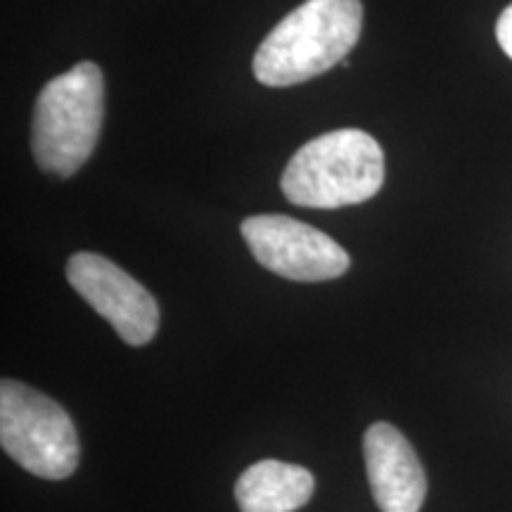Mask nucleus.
<instances>
[{"label": "nucleus", "mask_w": 512, "mask_h": 512, "mask_svg": "<svg viewBox=\"0 0 512 512\" xmlns=\"http://www.w3.org/2000/svg\"><path fill=\"white\" fill-rule=\"evenodd\" d=\"M384 183V152L358 128L323 133L287 162L280 188L297 207L339 209L368 202Z\"/></svg>", "instance_id": "f03ea898"}, {"label": "nucleus", "mask_w": 512, "mask_h": 512, "mask_svg": "<svg viewBox=\"0 0 512 512\" xmlns=\"http://www.w3.org/2000/svg\"><path fill=\"white\" fill-rule=\"evenodd\" d=\"M0 446L41 479H67L79 467V434L67 411L17 380L0 384Z\"/></svg>", "instance_id": "20e7f679"}, {"label": "nucleus", "mask_w": 512, "mask_h": 512, "mask_svg": "<svg viewBox=\"0 0 512 512\" xmlns=\"http://www.w3.org/2000/svg\"><path fill=\"white\" fill-rule=\"evenodd\" d=\"M316 479L306 467L283 460H259L235 484L240 512H294L311 501Z\"/></svg>", "instance_id": "6e6552de"}, {"label": "nucleus", "mask_w": 512, "mask_h": 512, "mask_svg": "<svg viewBox=\"0 0 512 512\" xmlns=\"http://www.w3.org/2000/svg\"><path fill=\"white\" fill-rule=\"evenodd\" d=\"M363 456L380 512H420L427 475L411 441L389 422H375L363 437Z\"/></svg>", "instance_id": "0eeeda50"}, {"label": "nucleus", "mask_w": 512, "mask_h": 512, "mask_svg": "<svg viewBox=\"0 0 512 512\" xmlns=\"http://www.w3.org/2000/svg\"><path fill=\"white\" fill-rule=\"evenodd\" d=\"M67 280L131 347H145L159 330V306L124 268L93 252L67 261Z\"/></svg>", "instance_id": "423d86ee"}, {"label": "nucleus", "mask_w": 512, "mask_h": 512, "mask_svg": "<svg viewBox=\"0 0 512 512\" xmlns=\"http://www.w3.org/2000/svg\"><path fill=\"white\" fill-rule=\"evenodd\" d=\"M496 38H498V46L505 55L512 60V3L501 12L496 24Z\"/></svg>", "instance_id": "1a4fd4ad"}, {"label": "nucleus", "mask_w": 512, "mask_h": 512, "mask_svg": "<svg viewBox=\"0 0 512 512\" xmlns=\"http://www.w3.org/2000/svg\"><path fill=\"white\" fill-rule=\"evenodd\" d=\"M361 27V0H306L256 50V81L285 88L316 79L347 60Z\"/></svg>", "instance_id": "f257e3e1"}, {"label": "nucleus", "mask_w": 512, "mask_h": 512, "mask_svg": "<svg viewBox=\"0 0 512 512\" xmlns=\"http://www.w3.org/2000/svg\"><path fill=\"white\" fill-rule=\"evenodd\" d=\"M249 252L266 271L294 283H323L349 271L351 259L323 230L283 214L249 216L240 226Z\"/></svg>", "instance_id": "39448f33"}, {"label": "nucleus", "mask_w": 512, "mask_h": 512, "mask_svg": "<svg viewBox=\"0 0 512 512\" xmlns=\"http://www.w3.org/2000/svg\"><path fill=\"white\" fill-rule=\"evenodd\" d=\"M105 119V79L98 64L79 62L43 86L31 119L38 169L74 176L98 145Z\"/></svg>", "instance_id": "7ed1b4c3"}]
</instances>
